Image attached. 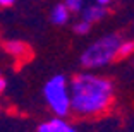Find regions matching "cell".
I'll list each match as a JSON object with an SVG mask.
<instances>
[{
	"label": "cell",
	"instance_id": "obj_10",
	"mask_svg": "<svg viewBox=\"0 0 134 132\" xmlns=\"http://www.w3.org/2000/svg\"><path fill=\"white\" fill-rule=\"evenodd\" d=\"M84 2H86V0H65L64 4L67 5V9H69V10H72V12H81V10H83V7H84Z\"/></svg>",
	"mask_w": 134,
	"mask_h": 132
},
{
	"label": "cell",
	"instance_id": "obj_14",
	"mask_svg": "<svg viewBox=\"0 0 134 132\" xmlns=\"http://www.w3.org/2000/svg\"><path fill=\"white\" fill-rule=\"evenodd\" d=\"M0 77H2V72H0Z\"/></svg>",
	"mask_w": 134,
	"mask_h": 132
},
{
	"label": "cell",
	"instance_id": "obj_6",
	"mask_svg": "<svg viewBox=\"0 0 134 132\" xmlns=\"http://www.w3.org/2000/svg\"><path fill=\"white\" fill-rule=\"evenodd\" d=\"M69 17H71V10L67 9L65 4H57L55 7L52 9L50 19L55 26H64V24L69 22Z\"/></svg>",
	"mask_w": 134,
	"mask_h": 132
},
{
	"label": "cell",
	"instance_id": "obj_8",
	"mask_svg": "<svg viewBox=\"0 0 134 132\" xmlns=\"http://www.w3.org/2000/svg\"><path fill=\"white\" fill-rule=\"evenodd\" d=\"M134 53V39H127V41H120L117 50V58H126Z\"/></svg>",
	"mask_w": 134,
	"mask_h": 132
},
{
	"label": "cell",
	"instance_id": "obj_12",
	"mask_svg": "<svg viewBox=\"0 0 134 132\" xmlns=\"http://www.w3.org/2000/svg\"><path fill=\"white\" fill-rule=\"evenodd\" d=\"M16 4V0H0V7H10Z\"/></svg>",
	"mask_w": 134,
	"mask_h": 132
},
{
	"label": "cell",
	"instance_id": "obj_11",
	"mask_svg": "<svg viewBox=\"0 0 134 132\" xmlns=\"http://www.w3.org/2000/svg\"><path fill=\"white\" fill-rule=\"evenodd\" d=\"M114 0H93V4H98V5H103V7H108Z\"/></svg>",
	"mask_w": 134,
	"mask_h": 132
},
{
	"label": "cell",
	"instance_id": "obj_9",
	"mask_svg": "<svg viewBox=\"0 0 134 132\" xmlns=\"http://www.w3.org/2000/svg\"><path fill=\"white\" fill-rule=\"evenodd\" d=\"M90 29H91V24L90 22H86V21H77V22L72 26V31L76 33V35H88L90 33Z\"/></svg>",
	"mask_w": 134,
	"mask_h": 132
},
{
	"label": "cell",
	"instance_id": "obj_3",
	"mask_svg": "<svg viewBox=\"0 0 134 132\" xmlns=\"http://www.w3.org/2000/svg\"><path fill=\"white\" fill-rule=\"evenodd\" d=\"M43 96L55 117L64 118L71 113V94L65 76L57 74L48 79L43 86Z\"/></svg>",
	"mask_w": 134,
	"mask_h": 132
},
{
	"label": "cell",
	"instance_id": "obj_7",
	"mask_svg": "<svg viewBox=\"0 0 134 132\" xmlns=\"http://www.w3.org/2000/svg\"><path fill=\"white\" fill-rule=\"evenodd\" d=\"M5 50L14 57H23L24 53H28V47L23 41H17V39H10V41L5 43Z\"/></svg>",
	"mask_w": 134,
	"mask_h": 132
},
{
	"label": "cell",
	"instance_id": "obj_2",
	"mask_svg": "<svg viewBox=\"0 0 134 132\" xmlns=\"http://www.w3.org/2000/svg\"><path fill=\"white\" fill-rule=\"evenodd\" d=\"M119 35H107L96 39L81 53V65L86 69H100L112 64L117 58V50L120 45Z\"/></svg>",
	"mask_w": 134,
	"mask_h": 132
},
{
	"label": "cell",
	"instance_id": "obj_4",
	"mask_svg": "<svg viewBox=\"0 0 134 132\" xmlns=\"http://www.w3.org/2000/svg\"><path fill=\"white\" fill-rule=\"evenodd\" d=\"M107 14H108V9L107 7L98 5V4H91V5H88V7H83V10H81V19L90 22V24H93V22H98V21L105 19Z\"/></svg>",
	"mask_w": 134,
	"mask_h": 132
},
{
	"label": "cell",
	"instance_id": "obj_5",
	"mask_svg": "<svg viewBox=\"0 0 134 132\" xmlns=\"http://www.w3.org/2000/svg\"><path fill=\"white\" fill-rule=\"evenodd\" d=\"M38 132H77V130L64 118L55 117V118H50V120L43 122L38 127Z\"/></svg>",
	"mask_w": 134,
	"mask_h": 132
},
{
	"label": "cell",
	"instance_id": "obj_13",
	"mask_svg": "<svg viewBox=\"0 0 134 132\" xmlns=\"http://www.w3.org/2000/svg\"><path fill=\"white\" fill-rule=\"evenodd\" d=\"M5 86H7V82H5V79L4 77H0V93L5 89Z\"/></svg>",
	"mask_w": 134,
	"mask_h": 132
},
{
	"label": "cell",
	"instance_id": "obj_1",
	"mask_svg": "<svg viewBox=\"0 0 134 132\" xmlns=\"http://www.w3.org/2000/svg\"><path fill=\"white\" fill-rule=\"evenodd\" d=\"M71 110L81 117L105 112L114 98V82L93 72H81L69 82Z\"/></svg>",
	"mask_w": 134,
	"mask_h": 132
}]
</instances>
